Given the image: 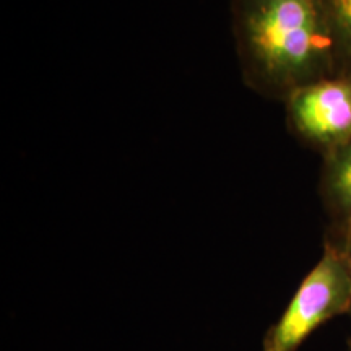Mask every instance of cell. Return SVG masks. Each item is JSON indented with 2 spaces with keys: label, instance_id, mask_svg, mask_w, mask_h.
Segmentation results:
<instances>
[{
  "label": "cell",
  "instance_id": "obj_1",
  "mask_svg": "<svg viewBox=\"0 0 351 351\" xmlns=\"http://www.w3.org/2000/svg\"><path fill=\"white\" fill-rule=\"evenodd\" d=\"M244 85L270 101L337 73L319 0H230Z\"/></svg>",
  "mask_w": 351,
  "mask_h": 351
},
{
  "label": "cell",
  "instance_id": "obj_2",
  "mask_svg": "<svg viewBox=\"0 0 351 351\" xmlns=\"http://www.w3.org/2000/svg\"><path fill=\"white\" fill-rule=\"evenodd\" d=\"M346 313H351V261L339 244L327 241L282 317L267 330L262 351H298L327 320Z\"/></svg>",
  "mask_w": 351,
  "mask_h": 351
},
{
  "label": "cell",
  "instance_id": "obj_3",
  "mask_svg": "<svg viewBox=\"0 0 351 351\" xmlns=\"http://www.w3.org/2000/svg\"><path fill=\"white\" fill-rule=\"evenodd\" d=\"M283 104L291 134L322 158L351 142V73L307 83Z\"/></svg>",
  "mask_w": 351,
  "mask_h": 351
},
{
  "label": "cell",
  "instance_id": "obj_4",
  "mask_svg": "<svg viewBox=\"0 0 351 351\" xmlns=\"http://www.w3.org/2000/svg\"><path fill=\"white\" fill-rule=\"evenodd\" d=\"M322 160L319 191L332 219V232L351 231V142Z\"/></svg>",
  "mask_w": 351,
  "mask_h": 351
},
{
  "label": "cell",
  "instance_id": "obj_5",
  "mask_svg": "<svg viewBox=\"0 0 351 351\" xmlns=\"http://www.w3.org/2000/svg\"><path fill=\"white\" fill-rule=\"evenodd\" d=\"M330 36L337 73H351V0H319Z\"/></svg>",
  "mask_w": 351,
  "mask_h": 351
},
{
  "label": "cell",
  "instance_id": "obj_6",
  "mask_svg": "<svg viewBox=\"0 0 351 351\" xmlns=\"http://www.w3.org/2000/svg\"><path fill=\"white\" fill-rule=\"evenodd\" d=\"M332 243L339 244L343 251L348 254L350 261H351V231H345V232H337V234H332ZM351 314V313H350Z\"/></svg>",
  "mask_w": 351,
  "mask_h": 351
}]
</instances>
